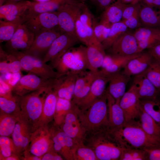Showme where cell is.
<instances>
[{
	"label": "cell",
	"instance_id": "cell-10",
	"mask_svg": "<svg viewBox=\"0 0 160 160\" xmlns=\"http://www.w3.org/2000/svg\"><path fill=\"white\" fill-rule=\"evenodd\" d=\"M79 110L78 106L73 103L71 108L59 126L65 134L78 143L84 141L87 135L79 119Z\"/></svg>",
	"mask_w": 160,
	"mask_h": 160
},
{
	"label": "cell",
	"instance_id": "cell-42",
	"mask_svg": "<svg viewBox=\"0 0 160 160\" xmlns=\"http://www.w3.org/2000/svg\"><path fill=\"white\" fill-rule=\"evenodd\" d=\"M145 74L154 86L160 90V62L153 59Z\"/></svg>",
	"mask_w": 160,
	"mask_h": 160
},
{
	"label": "cell",
	"instance_id": "cell-27",
	"mask_svg": "<svg viewBox=\"0 0 160 160\" xmlns=\"http://www.w3.org/2000/svg\"><path fill=\"white\" fill-rule=\"evenodd\" d=\"M141 53L126 56L106 55L101 69L99 71L107 76L120 71L124 69L130 60L139 56Z\"/></svg>",
	"mask_w": 160,
	"mask_h": 160
},
{
	"label": "cell",
	"instance_id": "cell-18",
	"mask_svg": "<svg viewBox=\"0 0 160 160\" xmlns=\"http://www.w3.org/2000/svg\"><path fill=\"white\" fill-rule=\"evenodd\" d=\"M119 103L123 111L126 122L139 118L141 105L140 100L132 85L121 99Z\"/></svg>",
	"mask_w": 160,
	"mask_h": 160
},
{
	"label": "cell",
	"instance_id": "cell-8",
	"mask_svg": "<svg viewBox=\"0 0 160 160\" xmlns=\"http://www.w3.org/2000/svg\"><path fill=\"white\" fill-rule=\"evenodd\" d=\"M57 78L47 79L29 73L20 78L12 87L11 91L18 96H22L29 93L53 85Z\"/></svg>",
	"mask_w": 160,
	"mask_h": 160
},
{
	"label": "cell",
	"instance_id": "cell-31",
	"mask_svg": "<svg viewBox=\"0 0 160 160\" xmlns=\"http://www.w3.org/2000/svg\"><path fill=\"white\" fill-rule=\"evenodd\" d=\"M78 17L82 27L88 36L91 45H101V43L97 40L94 33V27L96 20L88 7L85 4L79 13Z\"/></svg>",
	"mask_w": 160,
	"mask_h": 160
},
{
	"label": "cell",
	"instance_id": "cell-12",
	"mask_svg": "<svg viewBox=\"0 0 160 160\" xmlns=\"http://www.w3.org/2000/svg\"><path fill=\"white\" fill-rule=\"evenodd\" d=\"M58 126L55 124L51 128L53 148L66 160H74L75 151L79 143L67 135Z\"/></svg>",
	"mask_w": 160,
	"mask_h": 160
},
{
	"label": "cell",
	"instance_id": "cell-39",
	"mask_svg": "<svg viewBox=\"0 0 160 160\" xmlns=\"http://www.w3.org/2000/svg\"><path fill=\"white\" fill-rule=\"evenodd\" d=\"M72 104L71 100L58 97L54 118L55 124L59 126L62 123Z\"/></svg>",
	"mask_w": 160,
	"mask_h": 160
},
{
	"label": "cell",
	"instance_id": "cell-11",
	"mask_svg": "<svg viewBox=\"0 0 160 160\" xmlns=\"http://www.w3.org/2000/svg\"><path fill=\"white\" fill-rule=\"evenodd\" d=\"M52 148L51 129L46 125L39 127L32 132L28 148L26 151L41 158Z\"/></svg>",
	"mask_w": 160,
	"mask_h": 160
},
{
	"label": "cell",
	"instance_id": "cell-62",
	"mask_svg": "<svg viewBox=\"0 0 160 160\" xmlns=\"http://www.w3.org/2000/svg\"><path fill=\"white\" fill-rule=\"evenodd\" d=\"M86 0H79V1H85Z\"/></svg>",
	"mask_w": 160,
	"mask_h": 160
},
{
	"label": "cell",
	"instance_id": "cell-20",
	"mask_svg": "<svg viewBox=\"0 0 160 160\" xmlns=\"http://www.w3.org/2000/svg\"><path fill=\"white\" fill-rule=\"evenodd\" d=\"M109 78L99 71L87 95L77 105L81 111H84L98 98L106 92V86Z\"/></svg>",
	"mask_w": 160,
	"mask_h": 160
},
{
	"label": "cell",
	"instance_id": "cell-6",
	"mask_svg": "<svg viewBox=\"0 0 160 160\" xmlns=\"http://www.w3.org/2000/svg\"><path fill=\"white\" fill-rule=\"evenodd\" d=\"M8 52L15 56L19 60L22 70L47 79L58 78L64 75L54 71L51 66L40 58L28 55L22 51H10Z\"/></svg>",
	"mask_w": 160,
	"mask_h": 160
},
{
	"label": "cell",
	"instance_id": "cell-48",
	"mask_svg": "<svg viewBox=\"0 0 160 160\" xmlns=\"http://www.w3.org/2000/svg\"><path fill=\"white\" fill-rule=\"evenodd\" d=\"M141 7L140 3L126 4L123 11L122 20L127 19L139 12Z\"/></svg>",
	"mask_w": 160,
	"mask_h": 160
},
{
	"label": "cell",
	"instance_id": "cell-25",
	"mask_svg": "<svg viewBox=\"0 0 160 160\" xmlns=\"http://www.w3.org/2000/svg\"><path fill=\"white\" fill-rule=\"evenodd\" d=\"M108 120L111 128L112 129L122 127L125 123L120 100H115L106 91Z\"/></svg>",
	"mask_w": 160,
	"mask_h": 160
},
{
	"label": "cell",
	"instance_id": "cell-17",
	"mask_svg": "<svg viewBox=\"0 0 160 160\" xmlns=\"http://www.w3.org/2000/svg\"><path fill=\"white\" fill-rule=\"evenodd\" d=\"M32 132V128L29 123L21 115L19 116L12 135L18 154L28 149Z\"/></svg>",
	"mask_w": 160,
	"mask_h": 160
},
{
	"label": "cell",
	"instance_id": "cell-26",
	"mask_svg": "<svg viewBox=\"0 0 160 160\" xmlns=\"http://www.w3.org/2000/svg\"><path fill=\"white\" fill-rule=\"evenodd\" d=\"M153 59L148 51L142 52L138 56L130 60L123 69V72L131 76L145 72L151 63Z\"/></svg>",
	"mask_w": 160,
	"mask_h": 160
},
{
	"label": "cell",
	"instance_id": "cell-32",
	"mask_svg": "<svg viewBox=\"0 0 160 160\" xmlns=\"http://www.w3.org/2000/svg\"><path fill=\"white\" fill-rule=\"evenodd\" d=\"M86 53L89 70L94 73L101 68L106 55L102 45H94L86 47Z\"/></svg>",
	"mask_w": 160,
	"mask_h": 160
},
{
	"label": "cell",
	"instance_id": "cell-38",
	"mask_svg": "<svg viewBox=\"0 0 160 160\" xmlns=\"http://www.w3.org/2000/svg\"><path fill=\"white\" fill-rule=\"evenodd\" d=\"M18 117L1 112L0 136L8 137L12 135Z\"/></svg>",
	"mask_w": 160,
	"mask_h": 160
},
{
	"label": "cell",
	"instance_id": "cell-54",
	"mask_svg": "<svg viewBox=\"0 0 160 160\" xmlns=\"http://www.w3.org/2000/svg\"><path fill=\"white\" fill-rule=\"evenodd\" d=\"M141 4L160 10V0H141Z\"/></svg>",
	"mask_w": 160,
	"mask_h": 160
},
{
	"label": "cell",
	"instance_id": "cell-22",
	"mask_svg": "<svg viewBox=\"0 0 160 160\" xmlns=\"http://www.w3.org/2000/svg\"><path fill=\"white\" fill-rule=\"evenodd\" d=\"M55 87V85L50 87L45 91L42 115L36 129L41 127L47 125L54 119L58 97Z\"/></svg>",
	"mask_w": 160,
	"mask_h": 160
},
{
	"label": "cell",
	"instance_id": "cell-16",
	"mask_svg": "<svg viewBox=\"0 0 160 160\" xmlns=\"http://www.w3.org/2000/svg\"><path fill=\"white\" fill-rule=\"evenodd\" d=\"M31 2L22 0L0 6V20L23 23Z\"/></svg>",
	"mask_w": 160,
	"mask_h": 160
},
{
	"label": "cell",
	"instance_id": "cell-47",
	"mask_svg": "<svg viewBox=\"0 0 160 160\" xmlns=\"http://www.w3.org/2000/svg\"><path fill=\"white\" fill-rule=\"evenodd\" d=\"M110 30V27L96 22L94 27V33L96 39L101 43L107 38Z\"/></svg>",
	"mask_w": 160,
	"mask_h": 160
},
{
	"label": "cell",
	"instance_id": "cell-34",
	"mask_svg": "<svg viewBox=\"0 0 160 160\" xmlns=\"http://www.w3.org/2000/svg\"><path fill=\"white\" fill-rule=\"evenodd\" d=\"M139 118L141 126L144 131L160 143V126L144 111L142 106Z\"/></svg>",
	"mask_w": 160,
	"mask_h": 160
},
{
	"label": "cell",
	"instance_id": "cell-52",
	"mask_svg": "<svg viewBox=\"0 0 160 160\" xmlns=\"http://www.w3.org/2000/svg\"><path fill=\"white\" fill-rule=\"evenodd\" d=\"M148 49V52L153 59L160 62V41L157 42Z\"/></svg>",
	"mask_w": 160,
	"mask_h": 160
},
{
	"label": "cell",
	"instance_id": "cell-40",
	"mask_svg": "<svg viewBox=\"0 0 160 160\" xmlns=\"http://www.w3.org/2000/svg\"><path fill=\"white\" fill-rule=\"evenodd\" d=\"M19 23L0 20V42H8L12 38L19 25Z\"/></svg>",
	"mask_w": 160,
	"mask_h": 160
},
{
	"label": "cell",
	"instance_id": "cell-2",
	"mask_svg": "<svg viewBox=\"0 0 160 160\" xmlns=\"http://www.w3.org/2000/svg\"><path fill=\"white\" fill-rule=\"evenodd\" d=\"M111 129L124 148L144 149L160 147V143L147 134L139 121L135 120L126 122L122 127Z\"/></svg>",
	"mask_w": 160,
	"mask_h": 160
},
{
	"label": "cell",
	"instance_id": "cell-15",
	"mask_svg": "<svg viewBox=\"0 0 160 160\" xmlns=\"http://www.w3.org/2000/svg\"><path fill=\"white\" fill-rule=\"evenodd\" d=\"M62 33L59 28L41 32L35 36L30 48L23 52L40 58V56L46 53L55 40Z\"/></svg>",
	"mask_w": 160,
	"mask_h": 160
},
{
	"label": "cell",
	"instance_id": "cell-43",
	"mask_svg": "<svg viewBox=\"0 0 160 160\" xmlns=\"http://www.w3.org/2000/svg\"><path fill=\"white\" fill-rule=\"evenodd\" d=\"M147 160V154L143 149L124 148L119 160Z\"/></svg>",
	"mask_w": 160,
	"mask_h": 160
},
{
	"label": "cell",
	"instance_id": "cell-61",
	"mask_svg": "<svg viewBox=\"0 0 160 160\" xmlns=\"http://www.w3.org/2000/svg\"><path fill=\"white\" fill-rule=\"evenodd\" d=\"M158 39V40L160 41V34L159 35Z\"/></svg>",
	"mask_w": 160,
	"mask_h": 160
},
{
	"label": "cell",
	"instance_id": "cell-19",
	"mask_svg": "<svg viewBox=\"0 0 160 160\" xmlns=\"http://www.w3.org/2000/svg\"><path fill=\"white\" fill-rule=\"evenodd\" d=\"M35 35L22 23L18 26L11 39L7 42L8 51H26L31 46Z\"/></svg>",
	"mask_w": 160,
	"mask_h": 160
},
{
	"label": "cell",
	"instance_id": "cell-49",
	"mask_svg": "<svg viewBox=\"0 0 160 160\" xmlns=\"http://www.w3.org/2000/svg\"><path fill=\"white\" fill-rule=\"evenodd\" d=\"M139 12L131 17L121 21L129 29H137L141 27L142 25L139 18Z\"/></svg>",
	"mask_w": 160,
	"mask_h": 160
},
{
	"label": "cell",
	"instance_id": "cell-44",
	"mask_svg": "<svg viewBox=\"0 0 160 160\" xmlns=\"http://www.w3.org/2000/svg\"><path fill=\"white\" fill-rule=\"evenodd\" d=\"M160 34V27L144 26H141L136 29L134 33L137 42L158 36Z\"/></svg>",
	"mask_w": 160,
	"mask_h": 160
},
{
	"label": "cell",
	"instance_id": "cell-36",
	"mask_svg": "<svg viewBox=\"0 0 160 160\" xmlns=\"http://www.w3.org/2000/svg\"><path fill=\"white\" fill-rule=\"evenodd\" d=\"M128 28L121 21L112 24L107 38L101 43L105 50L110 48L118 37L127 31Z\"/></svg>",
	"mask_w": 160,
	"mask_h": 160
},
{
	"label": "cell",
	"instance_id": "cell-58",
	"mask_svg": "<svg viewBox=\"0 0 160 160\" xmlns=\"http://www.w3.org/2000/svg\"><path fill=\"white\" fill-rule=\"evenodd\" d=\"M22 0H7L5 3H15L21 1Z\"/></svg>",
	"mask_w": 160,
	"mask_h": 160
},
{
	"label": "cell",
	"instance_id": "cell-41",
	"mask_svg": "<svg viewBox=\"0 0 160 160\" xmlns=\"http://www.w3.org/2000/svg\"><path fill=\"white\" fill-rule=\"evenodd\" d=\"M74 160H98L93 150L84 141L79 143L74 153Z\"/></svg>",
	"mask_w": 160,
	"mask_h": 160
},
{
	"label": "cell",
	"instance_id": "cell-45",
	"mask_svg": "<svg viewBox=\"0 0 160 160\" xmlns=\"http://www.w3.org/2000/svg\"><path fill=\"white\" fill-rule=\"evenodd\" d=\"M0 148L1 159L18 154L12 140L8 137L0 136Z\"/></svg>",
	"mask_w": 160,
	"mask_h": 160
},
{
	"label": "cell",
	"instance_id": "cell-4",
	"mask_svg": "<svg viewBox=\"0 0 160 160\" xmlns=\"http://www.w3.org/2000/svg\"><path fill=\"white\" fill-rule=\"evenodd\" d=\"M48 88L35 91L22 96H18L17 98L21 116L30 124L32 132L35 130L41 117L45 91Z\"/></svg>",
	"mask_w": 160,
	"mask_h": 160
},
{
	"label": "cell",
	"instance_id": "cell-13",
	"mask_svg": "<svg viewBox=\"0 0 160 160\" xmlns=\"http://www.w3.org/2000/svg\"><path fill=\"white\" fill-rule=\"evenodd\" d=\"M35 36L43 32L58 28V20L56 12H44L27 17L23 23Z\"/></svg>",
	"mask_w": 160,
	"mask_h": 160
},
{
	"label": "cell",
	"instance_id": "cell-7",
	"mask_svg": "<svg viewBox=\"0 0 160 160\" xmlns=\"http://www.w3.org/2000/svg\"><path fill=\"white\" fill-rule=\"evenodd\" d=\"M84 4L78 0L65 4L61 6L56 11L58 18V28L62 33H67L76 36L75 22Z\"/></svg>",
	"mask_w": 160,
	"mask_h": 160
},
{
	"label": "cell",
	"instance_id": "cell-59",
	"mask_svg": "<svg viewBox=\"0 0 160 160\" xmlns=\"http://www.w3.org/2000/svg\"><path fill=\"white\" fill-rule=\"evenodd\" d=\"M34 1L37 2H44L49 1L50 0H32Z\"/></svg>",
	"mask_w": 160,
	"mask_h": 160
},
{
	"label": "cell",
	"instance_id": "cell-9",
	"mask_svg": "<svg viewBox=\"0 0 160 160\" xmlns=\"http://www.w3.org/2000/svg\"><path fill=\"white\" fill-rule=\"evenodd\" d=\"M79 41L76 36L67 33H62L53 41L43 58L45 63L50 62L54 67L62 55Z\"/></svg>",
	"mask_w": 160,
	"mask_h": 160
},
{
	"label": "cell",
	"instance_id": "cell-33",
	"mask_svg": "<svg viewBox=\"0 0 160 160\" xmlns=\"http://www.w3.org/2000/svg\"><path fill=\"white\" fill-rule=\"evenodd\" d=\"M141 4L139 15L142 25L160 27V10L157 11L150 6Z\"/></svg>",
	"mask_w": 160,
	"mask_h": 160
},
{
	"label": "cell",
	"instance_id": "cell-14",
	"mask_svg": "<svg viewBox=\"0 0 160 160\" xmlns=\"http://www.w3.org/2000/svg\"><path fill=\"white\" fill-rule=\"evenodd\" d=\"M110 54L118 56L132 55L137 53V42L134 33L127 31L122 33L108 49Z\"/></svg>",
	"mask_w": 160,
	"mask_h": 160
},
{
	"label": "cell",
	"instance_id": "cell-35",
	"mask_svg": "<svg viewBox=\"0 0 160 160\" xmlns=\"http://www.w3.org/2000/svg\"><path fill=\"white\" fill-rule=\"evenodd\" d=\"M11 92L0 95L1 112L18 117L21 115L18 100L17 98L12 96Z\"/></svg>",
	"mask_w": 160,
	"mask_h": 160
},
{
	"label": "cell",
	"instance_id": "cell-55",
	"mask_svg": "<svg viewBox=\"0 0 160 160\" xmlns=\"http://www.w3.org/2000/svg\"><path fill=\"white\" fill-rule=\"evenodd\" d=\"M97 5L98 7L101 9L104 10L111 4L114 0H92Z\"/></svg>",
	"mask_w": 160,
	"mask_h": 160
},
{
	"label": "cell",
	"instance_id": "cell-1",
	"mask_svg": "<svg viewBox=\"0 0 160 160\" xmlns=\"http://www.w3.org/2000/svg\"><path fill=\"white\" fill-rule=\"evenodd\" d=\"M84 143L93 150L98 160H119L124 148L111 128L87 134Z\"/></svg>",
	"mask_w": 160,
	"mask_h": 160
},
{
	"label": "cell",
	"instance_id": "cell-21",
	"mask_svg": "<svg viewBox=\"0 0 160 160\" xmlns=\"http://www.w3.org/2000/svg\"><path fill=\"white\" fill-rule=\"evenodd\" d=\"M132 85L140 100L160 98V90L148 79L144 72L134 76Z\"/></svg>",
	"mask_w": 160,
	"mask_h": 160
},
{
	"label": "cell",
	"instance_id": "cell-37",
	"mask_svg": "<svg viewBox=\"0 0 160 160\" xmlns=\"http://www.w3.org/2000/svg\"><path fill=\"white\" fill-rule=\"evenodd\" d=\"M140 100L144 111L160 126V98Z\"/></svg>",
	"mask_w": 160,
	"mask_h": 160
},
{
	"label": "cell",
	"instance_id": "cell-30",
	"mask_svg": "<svg viewBox=\"0 0 160 160\" xmlns=\"http://www.w3.org/2000/svg\"><path fill=\"white\" fill-rule=\"evenodd\" d=\"M78 75L69 73L58 78L55 87L58 97L71 100Z\"/></svg>",
	"mask_w": 160,
	"mask_h": 160
},
{
	"label": "cell",
	"instance_id": "cell-57",
	"mask_svg": "<svg viewBox=\"0 0 160 160\" xmlns=\"http://www.w3.org/2000/svg\"><path fill=\"white\" fill-rule=\"evenodd\" d=\"M19 159L17 156L16 154H13L10 156L5 158L4 160H19Z\"/></svg>",
	"mask_w": 160,
	"mask_h": 160
},
{
	"label": "cell",
	"instance_id": "cell-5",
	"mask_svg": "<svg viewBox=\"0 0 160 160\" xmlns=\"http://www.w3.org/2000/svg\"><path fill=\"white\" fill-rule=\"evenodd\" d=\"M54 68L63 75L79 74L89 70L86 47L81 45L70 49L62 55Z\"/></svg>",
	"mask_w": 160,
	"mask_h": 160
},
{
	"label": "cell",
	"instance_id": "cell-53",
	"mask_svg": "<svg viewBox=\"0 0 160 160\" xmlns=\"http://www.w3.org/2000/svg\"><path fill=\"white\" fill-rule=\"evenodd\" d=\"M63 159L58 153L52 148L41 157L42 160H62Z\"/></svg>",
	"mask_w": 160,
	"mask_h": 160
},
{
	"label": "cell",
	"instance_id": "cell-50",
	"mask_svg": "<svg viewBox=\"0 0 160 160\" xmlns=\"http://www.w3.org/2000/svg\"><path fill=\"white\" fill-rule=\"evenodd\" d=\"M159 36L137 42V53L142 52L145 49H148L155 43L159 41L158 39Z\"/></svg>",
	"mask_w": 160,
	"mask_h": 160
},
{
	"label": "cell",
	"instance_id": "cell-46",
	"mask_svg": "<svg viewBox=\"0 0 160 160\" xmlns=\"http://www.w3.org/2000/svg\"><path fill=\"white\" fill-rule=\"evenodd\" d=\"M0 52V58H4L7 61L9 73H14L20 72L22 68L20 61L16 57L3 49Z\"/></svg>",
	"mask_w": 160,
	"mask_h": 160
},
{
	"label": "cell",
	"instance_id": "cell-29",
	"mask_svg": "<svg viewBox=\"0 0 160 160\" xmlns=\"http://www.w3.org/2000/svg\"><path fill=\"white\" fill-rule=\"evenodd\" d=\"M126 5L120 0H117L112 3L104 9L99 22L111 27L112 24L121 21Z\"/></svg>",
	"mask_w": 160,
	"mask_h": 160
},
{
	"label": "cell",
	"instance_id": "cell-23",
	"mask_svg": "<svg viewBox=\"0 0 160 160\" xmlns=\"http://www.w3.org/2000/svg\"><path fill=\"white\" fill-rule=\"evenodd\" d=\"M98 72L86 71L77 77L72 101L77 105L88 94Z\"/></svg>",
	"mask_w": 160,
	"mask_h": 160
},
{
	"label": "cell",
	"instance_id": "cell-60",
	"mask_svg": "<svg viewBox=\"0 0 160 160\" xmlns=\"http://www.w3.org/2000/svg\"><path fill=\"white\" fill-rule=\"evenodd\" d=\"M7 0H0V6L5 4Z\"/></svg>",
	"mask_w": 160,
	"mask_h": 160
},
{
	"label": "cell",
	"instance_id": "cell-28",
	"mask_svg": "<svg viewBox=\"0 0 160 160\" xmlns=\"http://www.w3.org/2000/svg\"><path fill=\"white\" fill-rule=\"evenodd\" d=\"M78 0H50L44 2L31 1L27 11L25 19L37 14L56 12L62 6Z\"/></svg>",
	"mask_w": 160,
	"mask_h": 160
},
{
	"label": "cell",
	"instance_id": "cell-24",
	"mask_svg": "<svg viewBox=\"0 0 160 160\" xmlns=\"http://www.w3.org/2000/svg\"><path fill=\"white\" fill-rule=\"evenodd\" d=\"M108 76L109 85L106 91L115 100H120L126 92L127 85L131 77L121 71Z\"/></svg>",
	"mask_w": 160,
	"mask_h": 160
},
{
	"label": "cell",
	"instance_id": "cell-56",
	"mask_svg": "<svg viewBox=\"0 0 160 160\" xmlns=\"http://www.w3.org/2000/svg\"><path fill=\"white\" fill-rule=\"evenodd\" d=\"M120 1L123 3L128 4H135L138 3H140L141 0H120Z\"/></svg>",
	"mask_w": 160,
	"mask_h": 160
},
{
	"label": "cell",
	"instance_id": "cell-3",
	"mask_svg": "<svg viewBox=\"0 0 160 160\" xmlns=\"http://www.w3.org/2000/svg\"><path fill=\"white\" fill-rule=\"evenodd\" d=\"M78 115L81 124L87 134L110 128L106 92L86 110L81 111L79 109Z\"/></svg>",
	"mask_w": 160,
	"mask_h": 160
},
{
	"label": "cell",
	"instance_id": "cell-51",
	"mask_svg": "<svg viewBox=\"0 0 160 160\" xmlns=\"http://www.w3.org/2000/svg\"><path fill=\"white\" fill-rule=\"evenodd\" d=\"M144 150L146 152L147 160H160V147Z\"/></svg>",
	"mask_w": 160,
	"mask_h": 160
}]
</instances>
